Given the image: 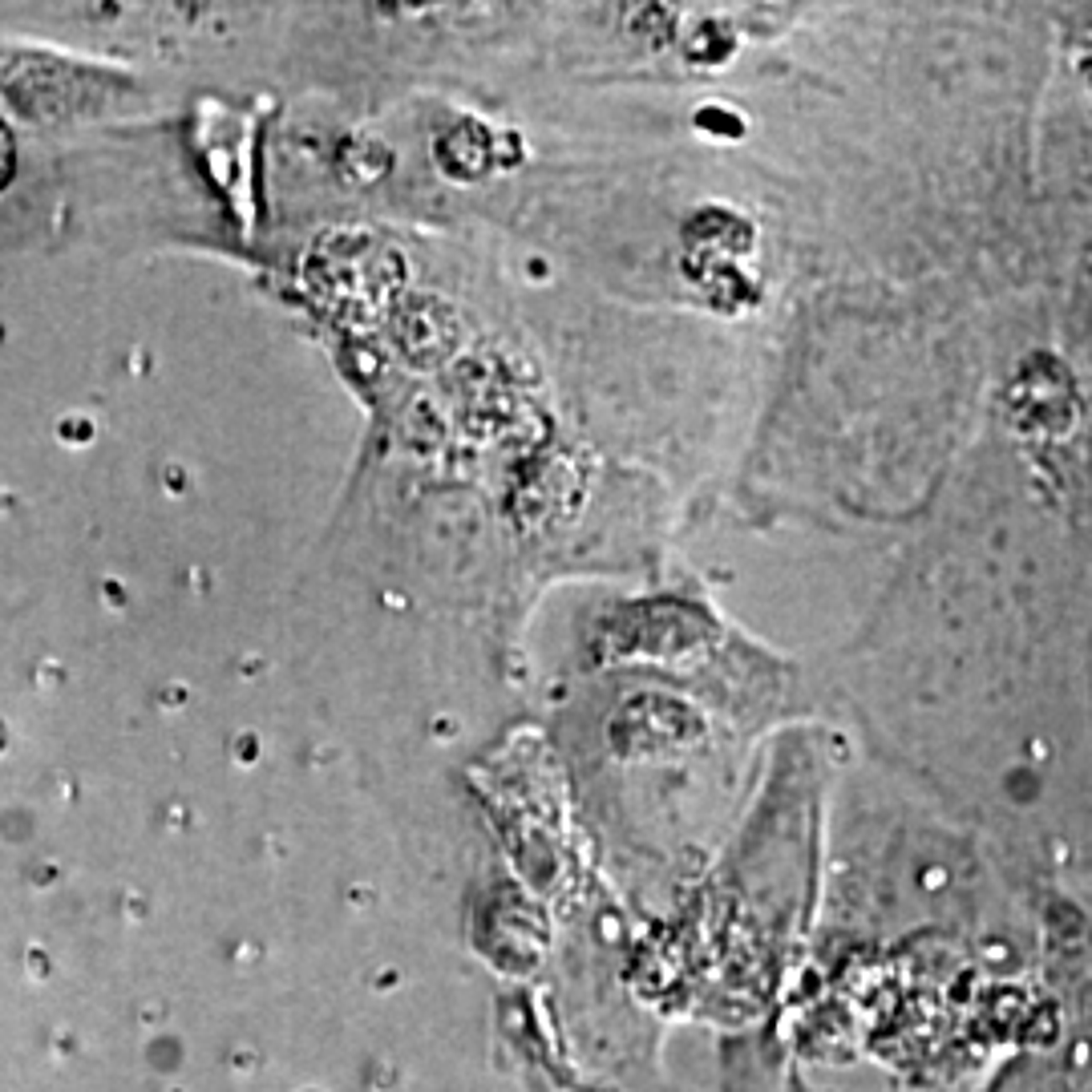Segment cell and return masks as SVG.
Instances as JSON below:
<instances>
[{"instance_id":"cell-1","label":"cell","mask_w":1092,"mask_h":1092,"mask_svg":"<svg viewBox=\"0 0 1092 1092\" xmlns=\"http://www.w3.org/2000/svg\"><path fill=\"white\" fill-rule=\"evenodd\" d=\"M308 288L341 316H368L377 308H393L405 259L388 239L372 231H332L320 235L304 259Z\"/></svg>"},{"instance_id":"cell-2","label":"cell","mask_w":1092,"mask_h":1092,"mask_svg":"<svg viewBox=\"0 0 1092 1092\" xmlns=\"http://www.w3.org/2000/svg\"><path fill=\"white\" fill-rule=\"evenodd\" d=\"M388 332L397 352L413 364H437L457 348V312L437 296H397L388 308Z\"/></svg>"}]
</instances>
